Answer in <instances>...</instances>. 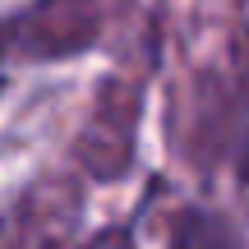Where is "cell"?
I'll use <instances>...</instances> for the list:
<instances>
[{
	"instance_id": "1",
	"label": "cell",
	"mask_w": 249,
	"mask_h": 249,
	"mask_svg": "<svg viewBox=\"0 0 249 249\" xmlns=\"http://www.w3.org/2000/svg\"><path fill=\"white\" fill-rule=\"evenodd\" d=\"M0 79H5V55H0Z\"/></svg>"
}]
</instances>
